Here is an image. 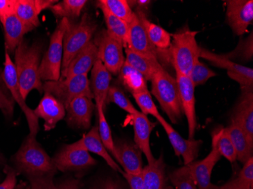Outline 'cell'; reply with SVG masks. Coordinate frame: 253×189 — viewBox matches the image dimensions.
Segmentation results:
<instances>
[{
  "instance_id": "cell-30",
  "label": "cell",
  "mask_w": 253,
  "mask_h": 189,
  "mask_svg": "<svg viewBox=\"0 0 253 189\" xmlns=\"http://www.w3.org/2000/svg\"><path fill=\"white\" fill-rule=\"evenodd\" d=\"M125 62L133 67L138 72H140L146 81H151L155 74L163 68L160 62L153 60L144 55L125 48Z\"/></svg>"
},
{
  "instance_id": "cell-21",
  "label": "cell",
  "mask_w": 253,
  "mask_h": 189,
  "mask_svg": "<svg viewBox=\"0 0 253 189\" xmlns=\"http://www.w3.org/2000/svg\"><path fill=\"white\" fill-rule=\"evenodd\" d=\"M134 129V143L146 156L148 163H153L156 158L150 147V136L156 123H152L147 116L138 112L129 115Z\"/></svg>"
},
{
  "instance_id": "cell-32",
  "label": "cell",
  "mask_w": 253,
  "mask_h": 189,
  "mask_svg": "<svg viewBox=\"0 0 253 189\" xmlns=\"http://www.w3.org/2000/svg\"><path fill=\"white\" fill-rule=\"evenodd\" d=\"M100 8L106 22V31L111 38L120 42L123 47L126 48L128 42V25L125 21L112 15L102 5L96 4Z\"/></svg>"
},
{
  "instance_id": "cell-41",
  "label": "cell",
  "mask_w": 253,
  "mask_h": 189,
  "mask_svg": "<svg viewBox=\"0 0 253 189\" xmlns=\"http://www.w3.org/2000/svg\"><path fill=\"white\" fill-rule=\"evenodd\" d=\"M215 76V72L211 71L209 67L200 62L199 59L193 65L188 76L193 86L196 87V86L205 84L210 78Z\"/></svg>"
},
{
  "instance_id": "cell-25",
  "label": "cell",
  "mask_w": 253,
  "mask_h": 189,
  "mask_svg": "<svg viewBox=\"0 0 253 189\" xmlns=\"http://www.w3.org/2000/svg\"><path fill=\"white\" fill-rule=\"evenodd\" d=\"M140 17L149 41L158 51L169 52L171 46L172 37L170 33L146 18L144 11H134Z\"/></svg>"
},
{
  "instance_id": "cell-1",
  "label": "cell",
  "mask_w": 253,
  "mask_h": 189,
  "mask_svg": "<svg viewBox=\"0 0 253 189\" xmlns=\"http://www.w3.org/2000/svg\"><path fill=\"white\" fill-rule=\"evenodd\" d=\"M36 137L28 135L14 156L16 172L26 176L31 189H57L53 179L58 170Z\"/></svg>"
},
{
  "instance_id": "cell-14",
  "label": "cell",
  "mask_w": 253,
  "mask_h": 189,
  "mask_svg": "<svg viewBox=\"0 0 253 189\" xmlns=\"http://www.w3.org/2000/svg\"><path fill=\"white\" fill-rule=\"evenodd\" d=\"M176 79L178 85L182 110L187 117L188 123V139H194L197 126L195 86L188 76L178 72H176Z\"/></svg>"
},
{
  "instance_id": "cell-9",
  "label": "cell",
  "mask_w": 253,
  "mask_h": 189,
  "mask_svg": "<svg viewBox=\"0 0 253 189\" xmlns=\"http://www.w3.org/2000/svg\"><path fill=\"white\" fill-rule=\"evenodd\" d=\"M93 41L97 46L98 59L102 62L111 75H119L125 62L123 45L111 38L106 30H102Z\"/></svg>"
},
{
  "instance_id": "cell-34",
  "label": "cell",
  "mask_w": 253,
  "mask_h": 189,
  "mask_svg": "<svg viewBox=\"0 0 253 189\" xmlns=\"http://www.w3.org/2000/svg\"><path fill=\"white\" fill-rule=\"evenodd\" d=\"M86 2V0H64L54 4L49 9L56 18L72 21L79 18Z\"/></svg>"
},
{
  "instance_id": "cell-22",
  "label": "cell",
  "mask_w": 253,
  "mask_h": 189,
  "mask_svg": "<svg viewBox=\"0 0 253 189\" xmlns=\"http://www.w3.org/2000/svg\"><path fill=\"white\" fill-rule=\"evenodd\" d=\"M97 59V46L92 39L73 58L65 72L61 74L60 79H68L79 75H87Z\"/></svg>"
},
{
  "instance_id": "cell-46",
  "label": "cell",
  "mask_w": 253,
  "mask_h": 189,
  "mask_svg": "<svg viewBox=\"0 0 253 189\" xmlns=\"http://www.w3.org/2000/svg\"><path fill=\"white\" fill-rule=\"evenodd\" d=\"M6 176L2 183H0V189H15L17 183V172L11 167H6Z\"/></svg>"
},
{
  "instance_id": "cell-48",
  "label": "cell",
  "mask_w": 253,
  "mask_h": 189,
  "mask_svg": "<svg viewBox=\"0 0 253 189\" xmlns=\"http://www.w3.org/2000/svg\"><path fill=\"white\" fill-rule=\"evenodd\" d=\"M57 189H81L82 182L79 179L69 178L56 185Z\"/></svg>"
},
{
  "instance_id": "cell-29",
  "label": "cell",
  "mask_w": 253,
  "mask_h": 189,
  "mask_svg": "<svg viewBox=\"0 0 253 189\" xmlns=\"http://www.w3.org/2000/svg\"><path fill=\"white\" fill-rule=\"evenodd\" d=\"M200 58H204L206 60L211 62V65L217 68L226 69L229 73L238 74L243 75L249 79H253V68L244 66L240 64L236 63L229 60L223 55H217L214 52H210L208 49L200 47Z\"/></svg>"
},
{
  "instance_id": "cell-6",
  "label": "cell",
  "mask_w": 253,
  "mask_h": 189,
  "mask_svg": "<svg viewBox=\"0 0 253 189\" xmlns=\"http://www.w3.org/2000/svg\"><path fill=\"white\" fill-rule=\"evenodd\" d=\"M69 24L70 21L67 18L61 19L51 36L49 49L40 65L39 75L42 81L60 79L63 58V38Z\"/></svg>"
},
{
  "instance_id": "cell-20",
  "label": "cell",
  "mask_w": 253,
  "mask_h": 189,
  "mask_svg": "<svg viewBox=\"0 0 253 189\" xmlns=\"http://www.w3.org/2000/svg\"><path fill=\"white\" fill-rule=\"evenodd\" d=\"M59 1L54 0H16L15 14L31 31L40 25L39 15Z\"/></svg>"
},
{
  "instance_id": "cell-3",
  "label": "cell",
  "mask_w": 253,
  "mask_h": 189,
  "mask_svg": "<svg viewBox=\"0 0 253 189\" xmlns=\"http://www.w3.org/2000/svg\"><path fill=\"white\" fill-rule=\"evenodd\" d=\"M151 92L172 123H177L183 116L177 79L165 68L155 74L151 79Z\"/></svg>"
},
{
  "instance_id": "cell-45",
  "label": "cell",
  "mask_w": 253,
  "mask_h": 189,
  "mask_svg": "<svg viewBox=\"0 0 253 189\" xmlns=\"http://www.w3.org/2000/svg\"><path fill=\"white\" fill-rule=\"evenodd\" d=\"M122 174L126 179L130 189H146L141 173L137 175L130 174L123 171Z\"/></svg>"
},
{
  "instance_id": "cell-40",
  "label": "cell",
  "mask_w": 253,
  "mask_h": 189,
  "mask_svg": "<svg viewBox=\"0 0 253 189\" xmlns=\"http://www.w3.org/2000/svg\"><path fill=\"white\" fill-rule=\"evenodd\" d=\"M133 97L141 110L142 113L146 116L152 115L156 118L158 122L163 119V116L159 113L156 104L153 102L151 94L149 90L140 92V93L134 94L133 95Z\"/></svg>"
},
{
  "instance_id": "cell-26",
  "label": "cell",
  "mask_w": 253,
  "mask_h": 189,
  "mask_svg": "<svg viewBox=\"0 0 253 189\" xmlns=\"http://www.w3.org/2000/svg\"><path fill=\"white\" fill-rule=\"evenodd\" d=\"M166 168L163 153L153 163L143 167L141 174L146 189H165L167 186Z\"/></svg>"
},
{
  "instance_id": "cell-13",
  "label": "cell",
  "mask_w": 253,
  "mask_h": 189,
  "mask_svg": "<svg viewBox=\"0 0 253 189\" xmlns=\"http://www.w3.org/2000/svg\"><path fill=\"white\" fill-rule=\"evenodd\" d=\"M128 42L126 48L150 59L159 62L160 55L159 51L149 41L143 23L134 11L131 21L128 24Z\"/></svg>"
},
{
  "instance_id": "cell-44",
  "label": "cell",
  "mask_w": 253,
  "mask_h": 189,
  "mask_svg": "<svg viewBox=\"0 0 253 189\" xmlns=\"http://www.w3.org/2000/svg\"><path fill=\"white\" fill-rule=\"evenodd\" d=\"M89 189H126V188L122 182L109 177L97 180Z\"/></svg>"
},
{
  "instance_id": "cell-39",
  "label": "cell",
  "mask_w": 253,
  "mask_h": 189,
  "mask_svg": "<svg viewBox=\"0 0 253 189\" xmlns=\"http://www.w3.org/2000/svg\"><path fill=\"white\" fill-rule=\"evenodd\" d=\"M96 108L97 110L98 120H99L98 129H99V136L108 151L113 155L114 139L112 138L110 126L105 116L104 109L102 105H96Z\"/></svg>"
},
{
  "instance_id": "cell-8",
  "label": "cell",
  "mask_w": 253,
  "mask_h": 189,
  "mask_svg": "<svg viewBox=\"0 0 253 189\" xmlns=\"http://www.w3.org/2000/svg\"><path fill=\"white\" fill-rule=\"evenodd\" d=\"M52 159L58 171L63 173L83 171L97 163L81 139L72 144L65 145Z\"/></svg>"
},
{
  "instance_id": "cell-12",
  "label": "cell",
  "mask_w": 253,
  "mask_h": 189,
  "mask_svg": "<svg viewBox=\"0 0 253 189\" xmlns=\"http://www.w3.org/2000/svg\"><path fill=\"white\" fill-rule=\"evenodd\" d=\"M141 151L135 143L125 139L114 140L113 157L120 163L123 171L130 174H140L143 170Z\"/></svg>"
},
{
  "instance_id": "cell-50",
  "label": "cell",
  "mask_w": 253,
  "mask_h": 189,
  "mask_svg": "<svg viewBox=\"0 0 253 189\" xmlns=\"http://www.w3.org/2000/svg\"><path fill=\"white\" fill-rule=\"evenodd\" d=\"M165 189H174V188L172 187L171 186H169V185H167L166 187L165 188Z\"/></svg>"
},
{
  "instance_id": "cell-11",
  "label": "cell",
  "mask_w": 253,
  "mask_h": 189,
  "mask_svg": "<svg viewBox=\"0 0 253 189\" xmlns=\"http://www.w3.org/2000/svg\"><path fill=\"white\" fill-rule=\"evenodd\" d=\"M226 22L237 36H243L253 22V0H227Z\"/></svg>"
},
{
  "instance_id": "cell-38",
  "label": "cell",
  "mask_w": 253,
  "mask_h": 189,
  "mask_svg": "<svg viewBox=\"0 0 253 189\" xmlns=\"http://www.w3.org/2000/svg\"><path fill=\"white\" fill-rule=\"evenodd\" d=\"M169 179L175 189H198L187 165L169 173Z\"/></svg>"
},
{
  "instance_id": "cell-17",
  "label": "cell",
  "mask_w": 253,
  "mask_h": 189,
  "mask_svg": "<svg viewBox=\"0 0 253 189\" xmlns=\"http://www.w3.org/2000/svg\"><path fill=\"white\" fill-rule=\"evenodd\" d=\"M221 154L214 146L208 155L201 160H194L187 164L198 189H216L217 186L211 182V173L216 163L221 160Z\"/></svg>"
},
{
  "instance_id": "cell-15",
  "label": "cell",
  "mask_w": 253,
  "mask_h": 189,
  "mask_svg": "<svg viewBox=\"0 0 253 189\" xmlns=\"http://www.w3.org/2000/svg\"><path fill=\"white\" fill-rule=\"evenodd\" d=\"M96 105L92 99L86 97H78L73 99L65 108V120L72 129L86 130L90 129Z\"/></svg>"
},
{
  "instance_id": "cell-24",
  "label": "cell",
  "mask_w": 253,
  "mask_h": 189,
  "mask_svg": "<svg viewBox=\"0 0 253 189\" xmlns=\"http://www.w3.org/2000/svg\"><path fill=\"white\" fill-rule=\"evenodd\" d=\"M1 23L3 25L5 32V52L9 55H12L15 54L18 45L25 39L24 36L30 31L15 12L7 15Z\"/></svg>"
},
{
  "instance_id": "cell-43",
  "label": "cell",
  "mask_w": 253,
  "mask_h": 189,
  "mask_svg": "<svg viewBox=\"0 0 253 189\" xmlns=\"http://www.w3.org/2000/svg\"><path fill=\"white\" fill-rule=\"evenodd\" d=\"M14 106L15 100L2 88H0V110L6 117H11L13 115Z\"/></svg>"
},
{
  "instance_id": "cell-42",
  "label": "cell",
  "mask_w": 253,
  "mask_h": 189,
  "mask_svg": "<svg viewBox=\"0 0 253 189\" xmlns=\"http://www.w3.org/2000/svg\"><path fill=\"white\" fill-rule=\"evenodd\" d=\"M237 180L247 189H253V157L249 159L236 175Z\"/></svg>"
},
{
  "instance_id": "cell-5",
  "label": "cell",
  "mask_w": 253,
  "mask_h": 189,
  "mask_svg": "<svg viewBox=\"0 0 253 189\" xmlns=\"http://www.w3.org/2000/svg\"><path fill=\"white\" fill-rule=\"evenodd\" d=\"M97 25L89 14H84L78 22L70 21L63 38V58L61 74L63 73L73 58L92 40Z\"/></svg>"
},
{
  "instance_id": "cell-28",
  "label": "cell",
  "mask_w": 253,
  "mask_h": 189,
  "mask_svg": "<svg viewBox=\"0 0 253 189\" xmlns=\"http://www.w3.org/2000/svg\"><path fill=\"white\" fill-rule=\"evenodd\" d=\"M85 149L91 153H94L100 156L103 160H106L109 167L116 172L122 173L123 170L119 167V164L112 158L110 153L105 147L99 136V129L97 126L91 127L90 130L84 135L81 139Z\"/></svg>"
},
{
  "instance_id": "cell-4",
  "label": "cell",
  "mask_w": 253,
  "mask_h": 189,
  "mask_svg": "<svg viewBox=\"0 0 253 189\" xmlns=\"http://www.w3.org/2000/svg\"><path fill=\"white\" fill-rule=\"evenodd\" d=\"M197 34V31L187 28L171 35L169 52L176 72L189 76L193 65L200 59V46L196 39Z\"/></svg>"
},
{
  "instance_id": "cell-35",
  "label": "cell",
  "mask_w": 253,
  "mask_h": 189,
  "mask_svg": "<svg viewBox=\"0 0 253 189\" xmlns=\"http://www.w3.org/2000/svg\"><path fill=\"white\" fill-rule=\"evenodd\" d=\"M96 4L105 7L111 14L120 18L127 25L131 21L133 11L126 0H99Z\"/></svg>"
},
{
  "instance_id": "cell-16",
  "label": "cell",
  "mask_w": 253,
  "mask_h": 189,
  "mask_svg": "<svg viewBox=\"0 0 253 189\" xmlns=\"http://www.w3.org/2000/svg\"><path fill=\"white\" fill-rule=\"evenodd\" d=\"M165 129L170 141L174 153L177 156L183 157L184 165L189 164L197 160L203 142L202 140L183 139L164 117L159 122Z\"/></svg>"
},
{
  "instance_id": "cell-23",
  "label": "cell",
  "mask_w": 253,
  "mask_h": 189,
  "mask_svg": "<svg viewBox=\"0 0 253 189\" xmlns=\"http://www.w3.org/2000/svg\"><path fill=\"white\" fill-rule=\"evenodd\" d=\"M112 75L99 59L91 70V78L89 86L96 101V105H102L106 109V100L108 92L110 88Z\"/></svg>"
},
{
  "instance_id": "cell-18",
  "label": "cell",
  "mask_w": 253,
  "mask_h": 189,
  "mask_svg": "<svg viewBox=\"0 0 253 189\" xmlns=\"http://www.w3.org/2000/svg\"><path fill=\"white\" fill-rule=\"evenodd\" d=\"M241 89L242 94L231 113V121L253 141V87Z\"/></svg>"
},
{
  "instance_id": "cell-10",
  "label": "cell",
  "mask_w": 253,
  "mask_h": 189,
  "mask_svg": "<svg viewBox=\"0 0 253 189\" xmlns=\"http://www.w3.org/2000/svg\"><path fill=\"white\" fill-rule=\"evenodd\" d=\"M2 78H3L4 82L6 85L7 89L9 91L11 96H12L15 102L19 105L23 112L26 116L27 120L29 125L30 134L37 136L40 129L38 118L34 115L33 110L28 107L25 99H23L22 96H21L15 64L12 62L11 57L6 52H5Z\"/></svg>"
},
{
  "instance_id": "cell-36",
  "label": "cell",
  "mask_w": 253,
  "mask_h": 189,
  "mask_svg": "<svg viewBox=\"0 0 253 189\" xmlns=\"http://www.w3.org/2000/svg\"><path fill=\"white\" fill-rule=\"evenodd\" d=\"M229 60L248 61L252 60L253 57V34L250 33V37L239 41L237 47L234 50L223 54Z\"/></svg>"
},
{
  "instance_id": "cell-49",
  "label": "cell",
  "mask_w": 253,
  "mask_h": 189,
  "mask_svg": "<svg viewBox=\"0 0 253 189\" xmlns=\"http://www.w3.org/2000/svg\"><path fill=\"white\" fill-rule=\"evenodd\" d=\"M216 189H247L237 180V176H233L227 183H224L222 186H218Z\"/></svg>"
},
{
  "instance_id": "cell-2",
  "label": "cell",
  "mask_w": 253,
  "mask_h": 189,
  "mask_svg": "<svg viewBox=\"0 0 253 189\" xmlns=\"http://www.w3.org/2000/svg\"><path fill=\"white\" fill-rule=\"evenodd\" d=\"M42 45L39 42L29 44L23 39L15 52V66L23 99L37 89L42 93V82L39 75Z\"/></svg>"
},
{
  "instance_id": "cell-31",
  "label": "cell",
  "mask_w": 253,
  "mask_h": 189,
  "mask_svg": "<svg viewBox=\"0 0 253 189\" xmlns=\"http://www.w3.org/2000/svg\"><path fill=\"white\" fill-rule=\"evenodd\" d=\"M118 76L122 86L132 95L148 90L147 81L144 76L126 62L121 68Z\"/></svg>"
},
{
  "instance_id": "cell-33",
  "label": "cell",
  "mask_w": 253,
  "mask_h": 189,
  "mask_svg": "<svg viewBox=\"0 0 253 189\" xmlns=\"http://www.w3.org/2000/svg\"><path fill=\"white\" fill-rule=\"evenodd\" d=\"M211 146H214L221 157H224L230 163L237 160V153L232 141L229 136L225 128L217 127L211 135Z\"/></svg>"
},
{
  "instance_id": "cell-47",
  "label": "cell",
  "mask_w": 253,
  "mask_h": 189,
  "mask_svg": "<svg viewBox=\"0 0 253 189\" xmlns=\"http://www.w3.org/2000/svg\"><path fill=\"white\" fill-rule=\"evenodd\" d=\"M16 0H0V21L5 17L15 12Z\"/></svg>"
},
{
  "instance_id": "cell-7",
  "label": "cell",
  "mask_w": 253,
  "mask_h": 189,
  "mask_svg": "<svg viewBox=\"0 0 253 189\" xmlns=\"http://www.w3.org/2000/svg\"><path fill=\"white\" fill-rule=\"evenodd\" d=\"M42 90L43 92L52 94L63 104L65 108L78 97L93 99L87 75H79L57 81H46L42 83Z\"/></svg>"
},
{
  "instance_id": "cell-27",
  "label": "cell",
  "mask_w": 253,
  "mask_h": 189,
  "mask_svg": "<svg viewBox=\"0 0 253 189\" xmlns=\"http://www.w3.org/2000/svg\"><path fill=\"white\" fill-rule=\"evenodd\" d=\"M225 129L234 145L237 160L244 164L249 159L253 157V141L235 123H231Z\"/></svg>"
},
{
  "instance_id": "cell-37",
  "label": "cell",
  "mask_w": 253,
  "mask_h": 189,
  "mask_svg": "<svg viewBox=\"0 0 253 189\" xmlns=\"http://www.w3.org/2000/svg\"><path fill=\"white\" fill-rule=\"evenodd\" d=\"M112 102L116 104L120 109L128 113L129 115L137 113L138 111L135 109L128 98L126 97L124 91L119 86L112 85L109 88L106 100V106Z\"/></svg>"
},
{
  "instance_id": "cell-19",
  "label": "cell",
  "mask_w": 253,
  "mask_h": 189,
  "mask_svg": "<svg viewBox=\"0 0 253 189\" xmlns=\"http://www.w3.org/2000/svg\"><path fill=\"white\" fill-rule=\"evenodd\" d=\"M33 112L38 119L41 118L44 120L45 131L53 129L57 123L63 120L66 115L63 104L48 92H44L39 105Z\"/></svg>"
}]
</instances>
